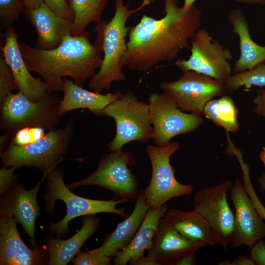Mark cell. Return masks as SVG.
I'll list each match as a JSON object with an SVG mask.
<instances>
[{
	"mask_svg": "<svg viewBox=\"0 0 265 265\" xmlns=\"http://www.w3.org/2000/svg\"><path fill=\"white\" fill-rule=\"evenodd\" d=\"M63 96L59 107V113L61 116L80 108L88 109L96 115L123 93L120 90L106 94L88 91L67 77L63 78Z\"/></svg>",
	"mask_w": 265,
	"mask_h": 265,
	"instance_id": "23",
	"label": "cell"
},
{
	"mask_svg": "<svg viewBox=\"0 0 265 265\" xmlns=\"http://www.w3.org/2000/svg\"><path fill=\"white\" fill-rule=\"evenodd\" d=\"M42 180L31 190H26L21 185H17L3 197L0 202V215L15 217L22 225L25 232L34 238L35 221L40 215L37 202V195Z\"/></svg>",
	"mask_w": 265,
	"mask_h": 265,
	"instance_id": "18",
	"label": "cell"
},
{
	"mask_svg": "<svg viewBox=\"0 0 265 265\" xmlns=\"http://www.w3.org/2000/svg\"><path fill=\"white\" fill-rule=\"evenodd\" d=\"M154 0H142L140 4L129 9V3L124 0H115L114 14L106 22L102 21L94 28L95 42L100 48L104 56L101 67L90 79L89 87L93 91L101 93L109 90L114 81H123L126 77L123 71L121 59L127 48L126 37L129 27L126 23L129 18L151 4Z\"/></svg>",
	"mask_w": 265,
	"mask_h": 265,
	"instance_id": "3",
	"label": "cell"
},
{
	"mask_svg": "<svg viewBox=\"0 0 265 265\" xmlns=\"http://www.w3.org/2000/svg\"><path fill=\"white\" fill-rule=\"evenodd\" d=\"M132 153L120 149L105 154L97 169L85 178L71 183L70 188L95 185L107 189L120 198L136 201L139 191L131 168L136 164Z\"/></svg>",
	"mask_w": 265,
	"mask_h": 265,
	"instance_id": "8",
	"label": "cell"
},
{
	"mask_svg": "<svg viewBox=\"0 0 265 265\" xmlns=\"http://www.w3.org/2000/svg\"><path fill=\"white\" fill-rule=\"evenodd\" d=\"M253 103L255 106L254 112L265 120V90H258Z\"/></svg>",
	"mask_w": 265,
	"mask_h": 265,
	"instance_id": "37",
	"label": "cell"
},
{
	"mask_svg": "<svg viewBox=\"0 0 265 265\" xmlns=\"http://www.w3.org/2000/svg\"><path fill=\"white\" fill-rule=\"evenodd\" d=\"M168 210L166 204L159 208L149 207L144 219L129 244L114 256L115 265H134L151 247L160 219Z\"/></svg>",
	"mask_w": 265,
	"mask_h": 265,
	"instance_id": "21",
	"label": "cell"
},
{
	"mask_svg": "<svg viewBox=\"0 0 265 265\" xmlns=\"http://www.w3.org/2000/svg\"><path fill=\"white\" fill-rule=\"evenodd\" d=\"M204 246L185 238L161 218L147 255L134 265H175L183 256Z\"/></svg>",
	"mask_w": 265,
	"mask_h": 265,
	"instance_id": "15",
	"label": "cell"
},
{
	"mask_svg": "<svg viewBox=\"0 0 265 265\" xmlns=\"http://www.w3.org/2000/svg\"><path fill=\"white\" fill-rule=\"evenodd\" d=\"M254 262L250 258H247L243 255H240L233 260L231 265H254Z\"/></svg>",
	"mask_w": 265,
	"mask_h": 265,
	"instance_id": "40",
	"label": "cell"
},
{
	"mask_svg": "<svg viewBox=\"0 0 265 265\" xmlns=\"http://www.w3.org/2000/svg\"><path fill=\"white\" fill-rule=\"evenodd\" d=\"M226 92H234L239 88L253 86L265 87V63L232 75L224 82Z\"/></svg>",
	"mask_w": 265,
	"mask_h": 265,
	"instance_id": "28",
	"label": "cell"
},
{
	"mask_svg": "<svg viewBox=\"0 0 265 265\" xmlns=\"http://www.w3.org/2000/svg\"><path fill=\"white\" fill-rule=\"evenodd\" d=\"M164 15L157 19L143 15L129 26L127 50L122 67L147 72L158 64L176 58L180 51L190 49V41L200 28L201 10L193 5L188 11L178 6V0H163Z\"/></svg>",
	"mask_w": 265,
	"mask_h": 265,
	"instance_id": "1",
	"label": "cell"
},
{
	"mask_svg": "<svg viewBox=\"0 0 265 265\" xmlns=\"http://www.w3.org/2000/svg\"><path fill=\"white\" fill-rule=\"evenodd\" d=\"M55 168L47 175V190L45 196L46 210L49 213H52L55 201L60 199L65 203L67 212L63 219L50 225L52 233L59 237L64 235L68 231L70 221L80 216L109 212L124 218L128 216L124 209L117 208V205L127 202L128 199L94 200L76 195L65 185L62 173Z\"/></svg>",
	"mask_w": 265,
	"mask_h": 265,
	"instance_id": "6",
	"label": "cell"
},
{
	"mask_svg": "<svg viewBox=\"0 0 265 265\" xmlns=\"http://www.w3.org/2000/svg\"><path fill=\"white\" fill-rule=\"evenodd\" d=\"M24 10L25 6L22 0H0V19L8 26L18 18Z\"/></svg>",
	"mask_w": 265,
	"mask_h": 265,
	"instance_id": "30",
	"label": "cell"
},
{
	"mask_svg": "<svg viewBox=\"0 0 265 265\" xmlns=\"http://www.w3.org/2000/svg\"><path fill=\"white\" fill-rule=\"evenodd\" d=\"M232 185L227 180L201 188L193 197V210L208 222L218 244L225 250L232 241L234 231L235 215L227 199V193Z\"/></svg>",
	"mask_w": 265,
	"mask_h": 265,
	"instance_id": "13",
	"label": "cell"
},
{
	"mask_svg": "<svg viewBox=\"0 0 265 265\" xmlns=\"http://www.w3.org/2000/svg\"><path fill=\"white\" fill-rule=\"evenodd\" d=\"M109 0H67L74 13L71 35L85 34L87 26L102 21L103 13Z\"/></svg>",
	"mask_w": 265,
	"mask_h": 265,
	"instance_id": "26",
	"label": "cell"
},
{
	"mask_svg": "<svg viewBox=\"0 0 265 265\" xmlns=\"http://www.w3.org/2000/svg\"><path fill=\"white\" fill-rule=\"evenodd\" d=\"M234 2L239 4H259L265 6V0H232Z\"/></svg>",
	"mask_w": 265,
	"mask_h": 265,
	"instance_id": "41",
	"label": "cell"
},
{
	"mask_svg": "<svg viewBox=\"0 0 265 265\" xmlns=\"http://www.w3.org/2000/svg\"><path fill=\"white\" fill-rule=\"evenodd\" d=\"M3 166L0 170V193L5 194L9 190L16 179L14 171L16 169L14 167Z\"/></svg>",
	"mask_w": 265,
	"mask_h": 265,
	"instance_id": "35",
	"label": "cell"
},
{
	"mask_svg": "<svg viewBox=\"0 0 265 265\" xmlns=\"http://www.w3.org/2000/svg\"><path fill=\"white\" fill-rule=\"evenodd\" d=\"M43 128L28 127L21 129L14 134L10 143L18 146H24L34 142L44 137L46 133Z\"/></svg>",
	"mask_w": 265,
	"mask_h": 265,
	"instance_id": "29",
	"label": "cell"
},
{
	"mask_svg": "<svg viewBox=\"0 0 265 265\" xmlns=\"http://www.w3.org/2000/svg\"><path fill=\"white\" fill-rule=\"evenodd\" d=\"M44 2L54 13L73 21L74 15L68 5L67 0H44Z\"/></svg>",
	"mask_w": 265,
	"mask_h": 265,
	"instance_id": "34",
	"label": "cell"
},
{
	"mask_svg": "<svg viewBox=\"0 0 265 265\" xmlns=\"http://www.w3.org/2000/svg\"><path fill=\"white\" fill-rule=\"evenodd\" d=\"M17 220L10 216H1L0 220V264L33 265L41 263L38 249L29 248L21 238Z\"/></svg>",
	"mask_w": 265,
	"mask_h": 265,
	"instance_id": "17",
	"label": "cell"
},
{
	"mask_svg": "<svg viewBox=\"0 0 265 265\" xmlns=\"http://www.w3.org/2000/svg\"><path fill=\"white\" fill-rule=\"evenodd\" d=\"M179 147L178 143L171 142L162 146L149 145L146 148L152 166V175L143 193L150 208H160L171 199L189 195L193 190L192 185L182 184L177 180L170 163L171 156Z\"/></svg>",
	"mask_w": 265,
	"mask_h": 265,
	"instance_id": "9",
	"label": "cell"
},
{
	"mask_svg": "<svg viewBox=\"0 0 265 265\" xmlns=\"http://www.w3.org/2000/svg\"><path fill=\"white\" fill-rule=\"evenodd\" d=\"M111 257L105 255L101 247L92 250L80 252L73 260L76 265H108Z\"/></svg>",
	"mask_w": 265,
	"mask_h": 265,
	"instance_id": "32",
	"label": "cell"
},
{
	"mask_svg": "<svg viewBox=\"0 0 265 265\" xmlns=\"http://www.w3.org/2000/svg\"><path fill=\"white\" fill-rule=\"evenodd\" d=\"M148 102L150 120L153 128L151 139L157 146L166 145L174 137L191 132L204 122L199 115L182 112L163 92L152 93Z\"/></svg>",
	"mask_w": 265,
	"mask_h": 265,
	"instance_id": "11",
	"label": "cell"
},
{
	"mask_svg": "<svg viewBox=\"0 0 265 265\" xmlns=\"http://www.w3.org/2000/svg\"><path fill=\"white\" fill-rule=\"evenodd\" d=\"M162 219L189 241L205 246L218 244L217 238L206 219L195 210H167Z\"/></svg>",
	"mask_w": 265,
	"mask_h": 265,
	"instance_id": "22",
	"label": "cell"
},
{
	"mask_svg": "<svg viewBox=\"0 0 265 265\" xmlns=\"http://www.w3.org/2000/svg\"><path fill=\"white\" fill-rule=\"evenodd\" d=\"M159 88L181 110L200 116L208 102L227 92L223 82L191 71L183 72L176 80L161 83Z\"/></svg>",
	"mask_w": 265,
	"mask_h": 265,
	"instance_id": "12",
	"label": "cell"
},
{
	"mask_svg": "<svg viewBox=\"0 0 265 265\" xmlns=\"http://www.w3.org/2000/svg\"><path fill=\"white\" fill-rule=\"evenodd\" d=\"M260 157L262 161L265 165V147L263 148V151L261 152Z\"/></svg>",
	"mask_w": 265,
	"mask_h": 265,
	"instance_id": "45",
	"label": "cell"
},
{
	"mask_svg": "<svg viewBox=\"0 0 265 265\" xmlns=\"http://www.w3.org/2000/svg\"><path fill=\"white\" fill-rule=\"evenodd\" d=\"M100 218L92 215L82 219L80 229L71 238L62 240L52 237L46 239L49 254V265H65L80 253L82 245L99 228Z\"/></svg>",
	"mask_w": 265,
	"mask_h": 265,
	"instance_id": "24",
	"label": "cell"
},
{
	"mask_svg": "<svg viewBox=\"0 0 265 265\" xmlns=\"http://www.w3.org/2000/svg\"><path fill=\"white\" fill-rule=\"evenodd\" d=\"M249 249V257L255 265H265V240L263 239L259 240Z\"/></svg>",
	"mask_w": 265,
	"mask_h": 265,
	"instance_id": "36",
	"label": "cell"
},
{
	"mask_svg": "<svg viewBox=\"0 0 265 265\" xmlns=\"http://www.w3.org/2000/svg\"><path fill=\"white\" fill-rule=\"evenodd\" d=\"M235 208V225L232 248L245 245L250 248L265 238V222L257 212L247 193L242 181L237 179L230 189Z\"/></svg>",
	"mask_w": 265,
	"mask_h": 265,
	"instance_id": "14",
	"label": "cell"
},
{
	"mask_svg": "<svg viewBox=\"0 0 265 265\" xmlns=\"http://www.w3.org/2000/svg\"><path fill=\"white\" fill-rule=\"evenodd\" d=\"M258 182L260 185L261 189L265 191V172L262 173V175L258 179Z\"/></svg>",
	"mask_w": 265,
	"mask_h": 265,
	"instance_id": "44",
	"label": "cell"
},
{
	"mask_svg": "<svg viewBox=\"0 0 265 265\" xmlns=\"http://www.w3.org/2000/svg\"><path fill=\"white\" fill-rule=\"evenodd\" d=\"M48 92L41 100H30L18 91L9 95L0 105V124L1 130L11 136L19 130L28 127H39L54 130L62 117L59 113L61 99Z\"/></svg>",
	"mask_w": 265,
	"mask_h": 265,
	"instance_id": "5",
	"label": "cell"
},
{
	"mask_svg": "<svg viewBox=\"0 0 265 265\" xmlns=\"http://www.w3.org/2000/svg\"><path fill=\"white\" fill-rule=\"evenodd\" d=\"M195 252L188 253L179 259L175 265H194L196 264Z\"/></svg>",
	"mask_w": 265,
	"mask_h": 265,
	"instance_id": "38",
	"label": "cell"
},
{
	"mask_svg": "<svg viewBox=\"0 0 265 265\" xmlns=\"http://www.w3.org/2000/svg\"><path fill=\"white\" fill-rule=\"evenodd\" d=\"M219 265H231V262H230L229 261L225 260L222 262L219 263Z\"/></svg>",
	"mask_w": 265,
	"mask_h": 265,
	"instance_id": "46",
	"label": "cell"
},
{
	"mask_svg": "<svg viewBox=\"0 0 265 265\" xmlns=\"http://www.w3.org/2000/svg\"><path fill=\"white\" fill-rule=\"evenodd\" d=\"M19 46L29 70L42 78L49 92L62 91L63 78L67 77L83 87L86 80L96 74L103 60L100 48L91 43L87 33L67 35L51 50L34 48L24 42Z\"/></svg>",
	"mask_w": 265,
	"mask_h": 265,
	"instance_id": "2",
	"label": "cell"
},
{
	"mask_svg": "<svg viewBox=\"0 0 265 265\" xmlns=\"http://www.w3.org/2000/svg\"><path fill=\"white\" fill-rule=\"evenodd\" d=\"M242 181L245 189L252 200L257 212L263 220H265V207L260 200L253 187L250 176H243Z\"/></svg>",
	"mask_w": 265,
	"mask_h": 265,
	"instance_id": "33",
	"label": "cell"
},
{
	"mask_svg": "<svg viewBox=\"0 0 265 265\" xmlns=\"http://www.w3.org/2000/svg\"><path fill=\"white\" fill-rule=\"evenodd\" d=\"M25 11H30L40 7L44 3V0H22Z\"/></svg>",
	"mask_w": 265,
	"mask_h": 265,
	"instance_id": "39",
	"label": "cell"
},
{
	"mask_svg": "<svg viewBox=\"0 0 265 265\" xmlns=\"http://www.w3.org/2000/svg\"><path fill=\"white\" fill-rule=\"evenodd\" d=\"M73 119L63 127L49 131L40 139L24 146L10 143L0 154L4 166H32L47 176L63 159L68 149L73 133Z\"/></svg>",
	"mask_w": 265,
	"mask_h": 265,
	"instance_id": "4",
	"label": "cell"
},
{
	"mask_svg": "<svg viewBox=\"0 0 265 265\" xmlns=\"http://www.w3.org/2000/svg\"><path fill=\"white\" fill-rule=\"evenodd\" d=\"M96 115L111 117L115 122V135L108 143L111 151L121 149L130 142L147 143L151 139L153 128L149 105L138 100L130 90L122 93Z\"/></svg>",
	"mask_w": 265,
	"mask_h": 265,
	"instance_id": "7",
	"label": "cell"
},
{
	"mask_svg": "<svg viewBox=\"0 0 265 265\" xmlns=\"http://www.w3.org/2000/svg\"><path fill=\"white\" fill-rule=\"evenodd\" d=\"M17 88L11 70L3 58H0V105Z\"/></svg>",
	"mask_w": 265,
	"mask_h": 265,
	"instance_id": "31",
	"label": "cell"
},
{
	"mask_svg": "<svg viewBox=\"0 0 265 265\" xmlns=\"http://www.w3.org/2000/svg\"><path fill=\"white\" fill-rule=\"evenodd\" d=\"M238 112L233 99L224 94L208 102L204 107L203 115L226 132L236 133L239 129Z\"/></svg>",
	"mask_w": 265,
	"mask_h": 265,
	"instance_id": "27",
	"label": "cell"
},
{
	"mask_svg": "<svg viewBox=\"0 0 265 265\" xmlns=\"http://www.w3.org/2000/svg\"><path fill=\"white\" fill-rule=\"evenodd\" d=\"M233 33L238 38L240 55L234 64L235 73L265 63V46L256 44L251 38L247 18L240 8L231 10L227 15Z\"/></svg>",
	"mask_w": 265,
	"mask_h": 265,
	"instance_id": "20",
	"label": "cell"
},
{
	"mask_svg": "<svg viewBox=\"0 0 265 265\" xmlns=\"http://www.w3.org/2000/svg\"><path fill=\"white\" fill-rule=\"evenodd\" d=\"M149 208L143 190L141 189L132 213L119 223L115 229L104 240L101 247L105 255L111 258L129 244L141 225Z\"/></svg>",
	"mask_w": 265,
	"mask_h": 265,
	"instance_id": "25",
	"label": "cell"
},
{
	"mask_svg": "<svg viewBox=\"0 0 265 265\" xmlns=\"http://www.w3.org/2000/svg\"><path fill=\"white\" fill-rule=\"evenodd\" d=\"M4 44L1 48L2 54L10 68L18 91L30 100L37 102L47 94L44 81L33 77L22 55L14 27L10 25L4 33Z\"/></svg>",
	"mask_w": 265,
	"mask_h": 265,
	"instance_id": "16",
	"label": "cell"
},
{
	"mask_svg": "<svg viewBox=\"0 0 265 265\" xmlns=\"http://www.w3.org/2000/svg\"><path fill=\"white\" fill-rule=\"evenodd\" d=\"M191 54L187 59L175 62L183 72L194 71L224 82L231 75V52L213 38L205 28H199L190 41Z\"/></svg>",
	"mask_w": 265,
	"mask_h": 265,
	"instance_id": "10",
	"label": "cell"
},
{
	"mask_svg": "<svg viewBox=\"0 0 265 265\" xmlns=\"http://www.w3.org/2000/svg\"><path fill=\"white\" fill-rule=\"evenodd\" d=\"M196 0H184V4L182 6L183 9L185 11H188L193 5Z\"/></svg>",
	"mask_w": 265,
	"mask_h": 265,
	"instance_id": "43",
	"label": "cell"
},
{
	"mask_svg": "<svg viewBox=\"0 0 265 265\" xmlns=\"http://www.w3.org/2000/svg\"><path fill=\"white\" fill-rule=\"evenodd\" d=\"M25 11L37 32V48L54 49L67 35H71L73 21L54 13L45 3L35 9Z\"/></svg>",
	"mask_w": 265,
	"mask_h": 265,
	"instance_id": "19",
	"label": "cell"
},
{
	"mask_svg": "<svg viewBox=\"0 0 265 265\" xmlns=\"http://www.w3.org/2000/svg\"><path fill=\"white\" fill-rule=\"evenodd\" d=\"M10 137V134L6 133L0 137V154L6 149L5 147Z\"/></svg>",
	"mask_w": 265,
	"mask_h": 265,
	"instance_id": "42",
	"label": "cell"
}]
</instances>
